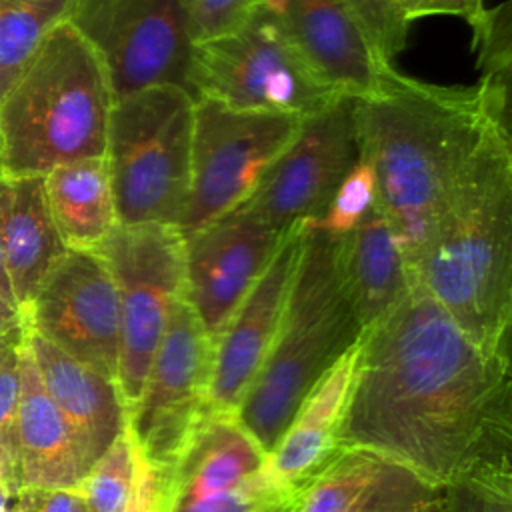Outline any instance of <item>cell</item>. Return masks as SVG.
Returning <instances> with one entry per match:
<instances>
[{
  "mask_svg": "<svg viewBox=\"0 0 512 512\" xmlns=\"http://www.w3.org/2000/svg\"><path fill=\"white\" fill-rule=\"evenodd\" d=\"M338 444L438 490L512 466L510 356L482 350L412 278L396 306L362 330Z\"/></svg>",
  "mask_w": 512,
  "mask_h": 512,
  "instance_id": "6da1fadb",
  "label": "cell"
},
{
  "mask_svg": "<svg viewBox=\"0 0 512 512\" xmlns=\"http://www.w3.org/2000/svg\"><path fill=\"white\" fill-rule=\"evenodd\" d=\"M20 324H22L20 310L0 296V334L8 332V330H12V328H16Z\"/></svg>",
  "mask_w": 512,
  "mask_h": 512,
  "instance_id": "f35d334b",
  "label": "cell"
},
{
  "mask_svg": "<svg viewBox=\"0 0 512 512\" xmlns=\"http://www.w3.org/2000/svg\"><path fill=\"white\" fill-rule=\"evenodd\" d=\"M118 294L116 386L126 410L136 402L170 308L184 296V238L174 226H116L96 248Z\"/></svg>",
  "mask_w": 512,
  "mask_h": 512,
  "instance_id": "30bf717a",
  "label": "cell"
},
{
  "mask_svg": "<svg viewBox=\"0 0 512 512\" xmlns=\"http://www.w3.org/2000/svg\"><path fill=\"white\" fill-rule=\"evenodd\" d=\"M412 276L482 350L510 356L512 148L494 122L452 188Z\"/></svg>",
  "mask_w": 512,
  "mask_h": 512,
  "instance_id": "3957f363",
  "label": "cell"
},
{
  "mask_svg": "<svg viewBox=\"0 0 512 512\" xmlns=\"http://www.w3.org/2000/svg\"><path fill=\"white\" fill-rule=\"evenodd\" d=\"M212 362L214 338L182 296L170 308L142 390L126 410V430L162 482L210 414Z\"/></svg>",
  "mask_w": 512,
  "mask_h": 512,
  "instance_id": "9c48e42d",
  "label": "cell"
},
{
  "mask_svg": "<svg viewBox=\"0 0 512 512\" xmlns=\"http://www.w3.org/2000/svg\"><path fill=\"white\" fill-rule=\"evenodd\" d=\"M26 330L116 382L120 352L118 294L96 250H70L20 312Z\"/></svg>",
  "mask_w": 512,
  "mask_h": 512,
  "instance_id": "4fadbf2b",
  "label": "cell"
},
{
  "mask_svg": "<svg viewBox=\"0 0 512 512\" xmlns=\"http://www.w3.org/2000/svg\"><path fill=\"white\" fill-rule=\"evenodd\" d=\"M308 62L338 94L362 98L378 90L392 64L368 40L344 0H262Z\"/></svg>",
  "mask_w": 512,
  "mask_h": 512,
  "instance_id": "2e32d148",
  "label": "cell"
},
{
  "mask_svg": "<svg viewBox=\"0 0 512 512\" xmlns=\"http://www.w3.org/2000/svg\"><path fill=\"white\" fill-rule=\"evenodd\" d=\"M304 238L306 226H294L288 232L262 276L214 340L212 414H234L256 378L280 324Z\"/></svg>",
  "mask_w": 512,
  "mask_h": 512,
  "instance_id": "9a60e30c",
  "label": "cell"
},
{
  "mask_svg": "<svg viewBox=\"0 0 512 512\" xmlns=\"http://www.w3.org/2000/svg\"><path fill=\"white\" fill-rule=\"evenodd\" d=\"M54 224L70 250H96L118 226L104 158L62 164L44 174Z\"/></svg>",
  "mask_w": 512,
  "mask_h": 512,
  "instance_id": "603a6c76",
  "label": "cell"
},
{
  "mask_svg": "<svg viewBox=\"0 0 512 512\" xmlns=\"http://www.w3.org/2000/svg\"><path fill=\"white\" fill-rule=\"evenodd\" d=\"M160 502H162V480L158 472L146 462V458L136 448L134 488L128 502L118 512H160Z\"/></svg>",
  "mask_w": 512,
  "mask_h": 512,
  "instance_id": "d590c367",
  "label": "cell"
},
{
  "mask_svg": "<svg viewBox=\"0 0 512 512\" xmlns=\"http://www.w3.org/2000/svg\"><path fill=\"white\" fill-rule=\"evenodd\" d=\"M16 440L22 490L78 488L86 466L64 416L42 386L26 340L20 356Z\"/></svg>",
  "mask_w": 512,
  "mask_h": 512,
  "instance_id": "ffe728a7",
  "label": "cell"
},
{
  "mask_svg": "<svg viewBox=\"0 0 512 512\" xmlns=\"http://www.w3.org/2000/svg\"><path fill=\"white\" fill-rule=\"evenodd\" d=\"M112 104L100 56L76 28L58 22L0 100L2 176H44L104 158Z\"/></svg>",
  "mask_w": 512,
  "mask_h": 512,
  "instance_id": "277c9868",
  "label": "cell"
},
{
  "mask_svg": "<svg viewBox=\"0 0 512 512\" xmlns=\"http://www.w3.org/2000/svg\"><path fill=\"white\" fill-rule=\"evenodd\" d=\"M440 490L412 472L386 462L352 512H428Z\"/></svg>",
  "mask_w": 512,
  "mask_h": 512,
  "instance_id": "1f68e13d",
  "label": "cell"
},
{
  "mask_svg": "<svg viewBox=\"0 0 512 512\" xmlns=\"http://www.w3.org/2000/svg\"><path fill=\"white\" fill-rule=\"evenodd\" d=\"M300 118L238 110L194 98L190 182L178 222L182 236L240 208L290 144Z\"/></svg>",
  "mask_w": 512,
  "mask_h": 512,
  "instance_id": "ba28073f",
  "label": "cell"
},
{
  "mask_svg": "<svg viewBox=\"0 0 512 512\" xmlns=\"http://www.w3.org/2000/svg\"><path fill=\"white\" fill-rule=\"evenodd\" d=\"M42 386L64 416L88 468L126 430V406L116 382L26 330Z\"/></svg>",
  "mask_w": 512,
  "mask_h": 512,
  "instance_id": "e0dca14e",
  "label": "cell"
},
{
  "mask_svg": "<svg viewBox=\"0 0 512 512\" xmlns=\"http://www.w3.org/2000/svg\"><path fill=\"white\" fill-rule=\"evenodd\" d=\"M186 90L192 98L300 120L342 98L308 66L266 4L236 30L194 44Z\"/></svg>",
  "mask_w": 512,
  "mask_h": 512,
  "instance_id": "52a82bcc",
  "label": "cell"
},
{
  "mask_svg": "<svg viewBox=\"0 0 512 512\" xmlns=\"http://www.w3.org/2000/svg\"><path fill=\"white\" fill-rule=\"evenodd\" d=\"M62 20L64 10L44 0H0V100Z\"/></svg>",
  "mask_w": 512,
  "mask_h": 512,
  "instance_id": "d4e9b609",
  "label": "cell"
},
{
  "mask_svg": "<svg viewBox=\"0 0 512 512\" xmlns=\"http://www.w3.org/2000/svg\"><path fill=\"white\" fill-rule=\"evenodd\" d=\"M0 248L16 308L68 252L50 214L44 176H0Z\"/></svg>",
  "mask_w": 512,
  "mask_h": 512,
  "instance_id": "d6986e66",
  "label": "cell"
},
{
  "mask_svg": "<svg viewBox=\"0 0 512 512\" xmlns=\"http://www.w3.org/2000/svg\"><path fill=\"white\" fill-rule=\"evenodd\" d=\"M360 158L354 98L300 122L296 136L240 206L280 234L314 222Z\"/></svg>",
  "mask_w": 512,
  "mask_h": 512,
  "instance_id": "7c38bea8",
  "label": "cell"
},
{
  "mask_svg": "<svg viewBox=\"0 0 512 512\" xmlns=\"http://www.w3.org/2000/svg\"><path fill=\"white\" fill-rule=\"evenodd\" d=\"M408 24L426 16H460L468 26L484 12V0H398Z\"/></svg>",
  "mask_w": 512,
  "mask_h": 512,
  "instance_id": "e575fe53",
  "label": "cell"
},
{
  "mask_svg": "<svg viewBox=\"0 0 512 512\" xmlns=\"http://www.w3.org/2000/svg\"><path fill=\"white\" fill-rule=\"evenodd\" d=\"M442 512H512V466L466 474L440 490Z\"/></svg>",
  "mask_w": 512,
  "mask_h": 512,
  "instance_id": "f546056e",
  "label": "cell"
},
{
  "mask_svg": "<svg viewBox=\"0 0 512 512\" xmlns=\"http://www.w3.org/2000/svg\"><path fill=\"white\" fill-rule=\"evenodd\" d=\"M342 238L306 228L268 354L234 416L268 454L310 388L362 336L342 276Z\"/></svg>",
  "mask_w": 512,
  "mask_h": 512,
  "instance_id": "5b68a950",
  "label": "cell"
},
{
  "mask_svg": "<svg viewBox=\"0 0 512 512\" xmlns=\"http://www.w3.org/2000/svg\"><path fill=\"white\" fill-rule=\"evenodd\" d=\"M354 118L360 154L374 170L378 208L412 270L486 130L508 124V96L480 80L440 86L392 66L376 92L354 98Z\"/></svg>",
  "mask_w": 512,
  "mask_h": 512,
  "instance_id": "7a4b0ae2",
  "label": "cell"
},
{
  "mask_svg": "<svg viewBox=\"0 0 512 512\" xmlns=\"http://www.w3.org/2000/svg\"><path fill=\"white\" fill-rule=\"evenodd\" d=\"M376 204L374 170L360 154L356 164L342 178L326 210L306 228L334 238H344L370 216Z\"/></svg>",
  "mask_w": 512,
  "mask_h": 512,
  "instance_id": "83f0119b",
  "label": "cell"
},
{
  "mask_svg": "<svg viewBox=\"0 0 512 512\" xmlns=\"http://www.w3.org/2000/svg\"><path fill=\"white\" fill-rule=\"evenodd\" d=\"M266 452L234 414H208L162 482V502L226 492L254 478Z\"/></svg>",
  "mask_w": 512,
  "mask_h": 512,
  "instance_id": "44dd1931",
  "label": "cell"
},
{
  "mask_svg": "<svg viewBox=\"0 0 512 512\" xmlns=\"http://www.w3.org/2000/svg\"><path fill=\"white\" fill-rule=\"evenodd\" d=\"M362 24L378 56L392 64L404 50L408 28L398 0H344Z\"/></svg>",
  "mask_w": 512,
  "mask_h": 512,
  "instance_id": "d6a6232c",
  "label": "cell"
},
{
  "mask_svg": "<svg viewBox=\"0 0 512 512\" xmlns=\"http://www.w3.org/2000/svg\"><path fill=\"white\" fill-rule=\"evenodd\" d=\"M298 492L276 484L266 466L238 488L174 502H160V512H292Z\"/></svg>",
  "mask_w": 512,
  "mask_h": 512,
  "instance_id": "4316f807",
  "label": "cell"
},
{
  "mask_svg": "<svg viewBox=\"0 0 512 512\" xmlns=\"http://www.w3.org/2000/svg\"><path fill=\"white\" fill-rule=\"evenodd\" d=\"M34 512H88L76 488L46 490L36 494Z\"/></svg>",
  "mask_w": 512,
  "mask_h": 512,
  "instance_id": "8d00e7d4",
  "label": "cell"
},
{
  "mask_svg": "<svg viewBox=\"0 0 512 512\" xmlns=\"http://www.w3.org/2000/svg\"><path fill=\"white\" fill-rule=\"evenodd\" d=\"M286 236L244 208L182 236L184 300L214 340Z\"/></svg>",
  "mask_w": 512,
  "mask_h": 512,
  "instance_id": "5bb4252c",
  "label": "cell"
},
{
  "mask_svg": "<svg viewBox=\"0 0 512 512\" xmlns=\"http://www.w3.org/2000/svg\"><path fill=\"white\" fill-rule=\"evenodd\" d=\"M472 48L484 82L496 94L508 96L510 86V8L508 2L496 8H484L478 20L470 24Z\"/></svg>",
  "mask_w": 512,
  "mask_h": 512,
  "instance_id": "f1b7e54d",
  "label": "cell"
},
{
  "mask_svg": "<svg viewBox=\"0 0 512 512\" xmlns=\"http://www.w3.org/2000/svg\"><path fill=\"white\" fill-rule=\"evenodd\" d=\"M0 482H4L12 492H20L22 488H20V482H18V478L14 476V472L10 470V466H8V462H6V458H4V452H2V448H0Z\"/></svg>",
  "mask_w": 512,
  "mask_h": 512,
  "instance_id": "ab89813d",
  "label": "cell"
},
{
  "mask_svg": "<svg viewBox=\"0 0 512 512\" xmlns=\"http://www.w3.org/2000/svg\"><path fill=\"white\" fill-rule=\"evenodd\" d=\"M356 346L310 388L266 454V472L282 488L298 492L340 450L338 438L356 372Z\"/></svg>",
  "mask_w": 512,
  "mask_h": 512,
  "instance_id": "ac0fdd59",
  "label": "cell"
},
{
  "mask_svg": "<svg viewBox=\"0 0 512 512\" xmlns=\"http://www.w3.org/2000/svg\"><path fill=\"white\" fill-rule=\"evenodd\" d=\"M100 56L116 98L186 88L194 42L182 0H72L66 18Z\"/></svg>",
  "mask_w": 512,
  "mask_h": 512,
  "instance_id": "8fae6325",
  "label": "cell"
},
{
  "mask_svg": "<svg viewBox=\"0 0 512 512\" xmlns=\"http://www.w3.org/2000/svg\"><path fill=\"white\" fill-rule=\"evenodd\" d=\"M192 42H206L236 30L262 0H182Z\"/></svg>",
  "mask_w": 512,
  "mask_h": 512,
  "instance_id": "836d02e7",
  "label": "cell"
},
{
  "mask_svg": "<svg viewBox=\"0 0 512 512\" xmlns=\"http://www.w3.org/2000/svg\"><path fill=\"white\" fill-rule=\"evenodd\" d=\"M36 494L34 490H20L16 494L0 482V512H34Z\"/></svg>",
  "mask_w": 512,
  "mask_h": 512,
  "instance_id": "74e56055",
  "label": "cell"
},
{
  "mask_svg": "<svg viewBox=\"0 0 512 512\" xmlns=\"http://www.w3.org/2000/svg\"><path fill=\"white\" fill-rule=\"evenodd\" d=\"M428 512H442V508H440V496H438V500L432 504V508H430Z\"/></svg>",
  "mask_w": 512,
  "mask_h": 512,
  "instance_id": "60d3db41",
  "label": "cell"
},
{
  "mask_svg": "<svg viewBox=\"0 0 512 512\" xmlns=\"http://www.w3.org/2000/svg\"><path fill=\"white\" fill-rule=\"evenodd\" d=\"M340 260L362 328L396 306L414 278L404 248L378 204L356 230L342 238Z\"/></svg>",
  "mask_w": 512,
  "mask_h": 512,
  "instance_id": "7402d4cb",
  "label": "cell"
},
{
  "mask_svg": "<svg viewBox=\"0 0 512 512\" xmlns=\"http://www.w3.org/2000/svg\"><path fill=\"white\" fill-rule=\"evenodd\" d=\"M194 98L182 86H150L116 98L104 162L120 226L178 228L190 182Z\"/></svg>",
  "mask_w": 512,
  "mask_h": 512,
  "instance_id": "8992f818",
  "label": "cell"
},
{
  "mask_svg": "<svg viewBox=\"0 0 512 512\" xmlns=\"http://www.w3.org/2000/svg\"><path fill=\"white\" fill-rule=\"evenodd\" d=\"M26 340L24 322L0 334V448L20 482L16 418L20 400V356ZM22 488V486H20Z\"/></svg>",
  "mask_w": 512,
  "mask_h": 512,
  "instance_id": "4dcf8cb0",
  "label": "cell"
},
{
  "mask_svg": "<svg viewBox=\"0 0 512 512\" xmlns=\"http://www.w3.org/2000/svg\"><path fill=\"white\" fill-rule=\"evenodd\" d=\"M384 460L356 448L336 456L300 490L292 512H352L384 468Z\"/></svg>",
  "mask_w": 512,
  "mask_h": 512,
  "instance_id": "cb8c5ba5",
  "label": "cell"
},
{
  "mask_svg": "<svg viewBox=\"0 0 512 512\" xmlns=\"http://www.w3.org/2000/svg\"><path fill=\"white\" fill-rule=\"evenodd\" d=\"M136 478V448L124 430L88 468L78 492L88 512H118L130 498Z\"/></svg>",
  "mask_w": 512,
  "mask_h": 512,
  "instance_id": "484cf974",
  "label": "cell"
}]
</instances>
